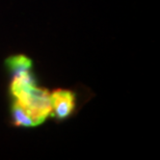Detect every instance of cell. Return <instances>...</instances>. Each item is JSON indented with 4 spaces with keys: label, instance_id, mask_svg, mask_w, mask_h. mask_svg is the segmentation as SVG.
Listing matches in <instances>:
<instances>
[{
    "label": "cell",
    "instance_id": "1",
    "mask_svg": "<svg viewBox=\"0 0 160 160\" xmlns=\"http://www.w3.org/2000/svg\"><path fill=\"white\" fill-rule=\"evenodd\" d=\"M9 94L14 102L26 110L36 126L43 124L52 113L50 94L46 89L38 88L31 71L12 75Z\"/></svg>",
    "mask_w": 160,
    "mask_h": 160
},
{
    "label": "cell",
    "instance_id": "2",
    "mask_svg": "<svg viewBox=\"0 0 160 160\" xmlns=\"http://www.w3.org/2000/svg\"><path fill=\"white\" fill-rule=\"evenodd\" d=\"M52 116L57 121H63L70 117L75 107V95L71 91L57 89L50 94Z\"/></svg>",
    "mask_w": 160,
    "mask_h": 160
},
{
    "label": "cell",
    "instance_id": "3",
    "mask_svg": "<svg viewBox=\"0 0 160 160\" xmlns=\"http://www.w3.org/2000/svg\"><path fill=\"white\" fill-rule=\"evenodd\" d=\"M12 123L18 127H23V128H30V127H36L32 119L30 116L26 112V110L23 107H21L18 103L14 102L12 105Z\"/></svg>",
    "mask_w": 160,
    "mask_h": 160
},
{
    "label": "cell",
    "instance_id": "4",
    "mask_svg": "<svg viewBox=\"0 0 160 160\" xmlns=\"http://www.w3.org/2000/svg\"><path fill=\"white\" fill-rule=\"evenodd\" d=\"M6 66L12 75H16L22 72L31 71L32 62L28 57L24 55H16L6 59Z\"/></svg>",
    "mask_w": 160,
    "mask_h": 160
}]
</instances>
